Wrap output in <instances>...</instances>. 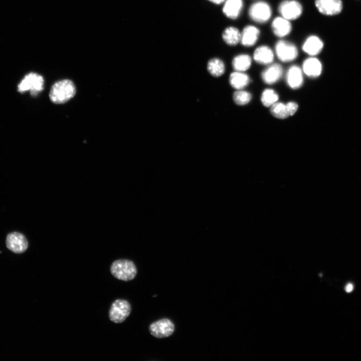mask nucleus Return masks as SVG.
<instances>
[{"label":"nucleus","mask_w":361,"mask_h":361,"mask_svg":"<svg viewBox=\"0 0 361 361\" xmlns=\"http://www.w3.org/2000/svg\"><path fill=\"white\" fill-rule=\"evenodd\" d=\"M76 92L74 83L70 80H64L53 85L50 91L49 98L54 104H63L73 98Z\"/></svg>","instance_id":"1"},{"label":"nucleus","mask_w":361,"mask_h":361,"mask_svg":"<svg viewBox=\"0 0 361 361\" xmlns=\"http://www.w3.org/2000/svg\"><path fill=\"white\" fill-rule=\"evenodd\" d=\"M111 271L115 277L125 281L133 279L137 274L134 263L127 259H119L114 261L111 267Z\"/></svg>","instance_id":"2"},{"label":"nucleus","mask_w":361,"mask_h":361,"mask_svg":"<svg viewBox=\"0 0 361 361\" xmlns=\"http://www.w3.org/2000/svg\"><path fill=\"white\" fill-rule=\"evenodd\" d=\"M278 11L280 16L291 21L298 19L302 16L303 7L296 0H284L279 4Z\"/></svg>","instance_id":"3"},{"label":"nucleus","mask_w":361,"mask_h":361,"mask_svg":"<svg viewBox=\"0 0 361 361\" xmlns=\"http://www.w3.org/2000/svg\"><path fill=\"white\" fill-rule=\"evenodd\" d=\"M272 13L270 6L264 1H258L252 4L248 11L250 18L259 24L268 22L272 16Z\"/></svg>","instance_id":"4"},{"label":"nucleus","mask_w":361,"mask_h":361,"mask_svg":"<svg viewBox=\"0 0 361 361\" xmlns=\"http://www.w3.org/2000/svg\"><path fill=\"white\" fill-rule=\"evenodd\" d=\"M43 77L35 73H30L25 77L18 85V91L24 93L29 91L33 96L37 95L44 89Z\"/></svg>","instance_id":"5"},{"label":"nucleus","mask_w":361,"mask_h":361,"mask_svg":"<svg viewBox=\"0 0 361 361\" xmlns=\"http://www.w3.org/2000/svg\"><path fill=\"white\" fill-rule=\"evenodd\" d=\"M275 52L278 58L283 62L295 60L299 54L298 49L294 43L283 40H280L276 43Z\"/></svg>","instance_id":"6"},{"label":"nucleus","mask_w":361,"mask_h":361,"mask_svg":"<svg viewBox=\"0 0 361 361\" xmlns=\"http://www.w3.org/2000/svg\"><path fill=\"white\" fill-rule=\"evenodd\" d=\"M131 311V306L127 301L117 300L111 306L109 317L111 321L115 323H121L128 317Z\"/></svg>","instance_id":"7"},{"label":"nucleus","mask_w":361,"mask_h":361,"mask_svg":"<svg viewBox=\"0 0 361 361\" xmlns=\"http://www.w3.org/2000/svg\"><path fill=\"white\" fill-rule=\"evenodd\" d=\"M175 330L174 323L168 319H163L154 322L149 327L151 334L158 339H163L172 336Z\"/></svg>","instance_id":"8"},{"label":"nucleus","mask_w":361,"mask_h":361,"mask_svg":"<svg viewBox=\"0 0 361 361\" xmlns=\"http://www.w3.org/2000/svg\"><path fill=\"white\" fill-rule=\"evenodd\" d=\"M7 248L16 254L25 252L28 247V242L22 234L13 232L8 235L6 240Z\"/></svg>","instance_id":"9"},{"label":"nucleus","mask_w":361,"mask_h":361,"mask_svg":"<svg viewBox=\"0 0 361 361\" xmlns=\"http://www.w3.org/2000/svg\"><path fill=\"white\" fill-rule=\"evenodd\" d=\"M315 5L321 14L326 16L337 15L343 8L341 0H316Z\"/></svg>","instance_id":"10"},{"label":"nucleus","mask_w":361,"mask_h":361,"mask_svg":"<svg viewBox=\"0 0 361 361\" xmlns=\"http://www.w3.org/2000/svg\"><path fill=\"white\" fill-rule=\"evenodd\" d=\"M286 80L287 85L292 89H299L303 85V71L298 65H293L287 71Z\"/></svg>","instance_id":"11"},{"label":"nucleus","mask_w":361,"mask_h":361,"mask_svg":"<svg viewBox=\"0 0 361 361\" xmlns=\"http://www.w3.org/2000/svg\"><path fill=\"white\" fill-rule=\"evenodd\" d=\"M271 29L276 37L283 38L291 33L293 27L290 21L280 16L275 18L272 21Z\"/></svg>","instance_id":"12"},{"label":"nucleus","mask_w":361,"mask_h":361,"mask_svg":"<svg viewBox=\"0 0 361 361\" xmlns=\"http://www.w3.org/2000/svg\"><path fill=\"white\" fill-rule=\"evenodd\" d=\"M283 75L282 67L279 64H271L261 74V78L264 83L273 85L277 82Z\"/></svg>","instance_id":"13"},{"label":"nucleus","mask_w":361,"mask_h":361,"mask_svg":"<svg viewBox=\"0 0 361 361\" xmlns=\"http://www.w3.org/2000/svg\"><path fill=\"white\" fill-rule=\"evenodd\" d=\"M260 35L259 29L253 25L245 26L241 32V43L245 47H252L258 40Z\"/></svg>","instance_id":"14"},{"label":"nucleus","mask_w":361,"mask_h":361,"mask_svg":"<svg viewBox=\"0 0 361 361\" xmlns=\"http://www.w3.org/2000/svg\"><path fill=\"white\" fill-rule=\"evenodd\" d=\"M324 47L322 40L317 36H309L302 46L304 52L311 56H315L320 53Z\"/></svg>","instance_id":"15"},{"label":"nucleus","mask_w":361,"mask_h":361,"mask_svg":"<svg viewBox=\"0 0 361 361\" xmlns=\"http://www.w3.org/2000/svg\"><path fill=\"white\" fill-rule=\"evenodd\" d=\"M303 70L309 77L317 78L320 76L322 65L320 60L313 56L306 59L303 64Z\"/></svg>","instance_id":"16"},{"label":"nucleus","mask_w":361,"mask_h":361,"mask_svg":"<svg viewBox=\"0 0 361 361\" xmlns=\"http://www.w3.org/2000/svg\"><path fill=\"white\" fill-rule=\"evenodd\" d=\"M274 52L268 46L261 45L258 47L253 54L254 60L261 65H270L273 61Z\"/></svg>","instance_id":"17"},{"label":"nucleus","mask_w":361,"mask_h":361,"mask_svg":"<svg viewBox=\"0 0 361 361\" xmlns=\"http://www.w3.org/2000/svg\"><path fill=\"white\" fill-rule=\"evenodd\" d=\"M243 8V0H226L223 12L227 17L235 20L240 16Z\"/></svg>","instance_id":"18"},{"label":"nucleus","mask_w":361,"mask_h":361,"mask_svg":"<svg viewBox=\"0 0 361 361\" xmlns=\"http://www.w3.org/2000/svg\"><path fill=\"white\" fill-rule=\"evenodd\" d=\"M250 82L249 77L242 72L236 71L230 77V83L235 89L241 90L248 86Z\"/></svg>","instance_id":"19"},{"label":"nucleus","mask_w":361,"mask_h":361,"mask_svg":"<svg viewBox=\"0 0 361 361\" xmlns=\"http://www.w3.org/2000/svg\"><path fill=\"white\" fill-rule=\"evenodd\" d=\"M224 41L229 45L234 46L241 43V32L236 27L227 28L223 33Z\"/></svg>","instance_id":"20"},{"label":"nucleus","mask_w":361,"mask_h":361,"mask_svg":"<svg viewBox=\"0 0 361 361\" xmlns=\"http://www.w3.org/2000/svg\"><path fill=\"white\" fill-rule=\"evenodd\" d=\"M252 59L248 54H242L236 56L233 60V66L236 71L244 72L251 65Z\"/></svg>","instance_id":"21"},{"label":"nucleus","mask_w":361,"mask_h":361,"mask_svg":"<svg viewBox=\"0 0 361 361\" xmlns=\"http://www.w3.org/2000/svg\"><path fill=\"white\" fill-rule=\"evenodd\" d=\"M207 69L210 74L213 77H220L225 73L226 70L225 64L220 59L213 58L209 61L207 64Z\"/></svg>","instance_id":"22"},{"label":"nucleus","mask_w":361,"mask_h":361,"mask_svg":"<svg viewBox=\"0 0 361 361\" xmlns=\"http://www.w3.org/2000/svg\"><path fill=\"white\" fill-rule=\"evenodd\" d=\"M272 115L279 119H285L291 117L289 113L286 104L282 103H276L270 107Z\"/></svg>","instance_id":"23"},{"label":"nucleus","mask_w":361,"mask_h":361,"mask_svg":"<svg viewBox=\"0 0 361 361\" xmlns=\"http://www.w3.org/2000/svg\"><path fill=\"white\" fill-rule=\"evenodd\" d=\"M278 99V95L274 90L266 89L262 94L261 101L265 107H271L273 105L277 103Z\"/></svg>","instance_id":"24"},{"label":"nucleus","mask_w":361,"mask_h":361,"mask_svg":"<svg viewBox=\"0 0 361 361\" xmlns=\"http://www.w3.org/2000/svg\"><path fill=\"white\" fill-rule=\"evenodd\" d=\"M233 98L236 104L243 106L250 102L252 95L247 92L239 90L235 93Z\"/></svg>","instance_id":"25"},{"label":"nucleus","mask_w":361,"mask_h":361,"mask_svg":"<svg viewBox=\"0 0 361 361\" xmlns=\"http://www.w3.org/2000/svg\"><path fill=\"white\" fill-rule=\"evenodd\" d=\"M286 106L291 116L294 115L299 108L298 105L295 102H289Z\"/></svg>","instance_id":"26"},{"label":"nucleus","mask_w":361,"mask_h":361,"mask_svg":"<svg viewBox=\"0 0 361 361\" xmlns=\"http://www.w3.org/2000/svg\"><path fill=\"white\" fill-rule=\"evenodd\" d=\"M353 289H354V285L352 283L348 284L345 287V290H346V292L349 293L353 291Z\"/></svg>","instance_id":"27"},{"label":"nucleus","mask_w":361,"mask_h":361,"mask_svg":"<svg viewBox=\"0 0 361 361\" xmlns=\"http://www.w3.org/2000/svg\"><path fill=\"white\" fill-rule=\"evenodd\" d=\"M208 1L216 4H221L226 1V0H208Z\"/></svg>","instance_id":"28"}]
</instances>
